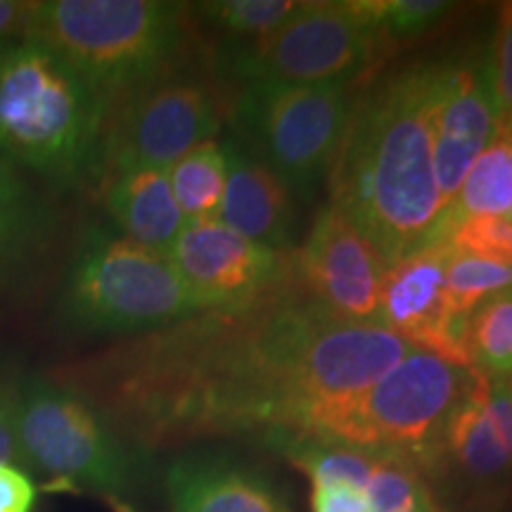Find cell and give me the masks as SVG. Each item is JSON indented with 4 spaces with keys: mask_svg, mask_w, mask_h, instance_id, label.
<instances>
[{
    "mask_svg": "<svg viewBox=\"0 0 512 512\" xmlns=\"http://www.w3.org/2000/svg\"><path fill=\"white\" fill-rule=\"evenodd\" d=\"M38 489L22 465L0 463V512H36Z\"/></svg>",
    "mask_w": 512,
    "mask_h": 512,
    "instance_id": "cell-30",
    "label": "cell"
},
{
    "mask_svg": "<svg viewBox=\"0 0 512 512\" xmlns=\"http://www.w3.org/2000/svg\"><path fill=\"white\" fill-rule=\"evenodd\" d=\"M387 266L354 223L328 202L309 235L290 254L297 290L332 316L354 323H380V292Z\"/></svg>",
    "mask_w": 512,
    "mask_h": 512,
    "instance_id": "cell-11",
    "label": "cell"
},
{
    "mask_svg": "<svg viewBox=\"0 0 512 512\" xmlns=\"http://www.w3.org/2000/svg\"><path fill=\"white\" fill-rule=\"evenodd\" d=\"M465 356L489 380L512 377V287L494 294L465 323Z\"/></svg>",
    "mask_w": 512,
    "mask_h": 512,
    "instance_id": "cell-22",
    "label": "cell"
},
{
    "mask_svg": "<svg viewBox=\"0 0 512 512\" xmlns=\"http://www.w3.org/2000/svg\"><path fill=\"white\" fill-rule=\"evenodd\" d=\"M190 15V5L169 0H31L22 38L60 57L114 112L176 69L190 43Z\"/></svg>",
    "mask_w": 512,
    "mask_h": 512,
    "instance_id": "cell-3",
    "label": "cell"
},
{
    "mask_svg": "<svg viewBox=\"0 0 512 512\" xmlns=\"http://www.w3.org/2000/svg\"><path fill=\"white\" fill-rule=\"evenodd\" d=\"M102 202L119 228V235L169 256L185 226L169 174L162 169H140L102 183Z\"/></svg>",
    "mask_w": 512,
    "mask_h": 512,
    "instance_id": "cell-18",
    "label": "cell"
},
{
    "mask_svg": "<svg viewBox=\"0 0 512 512\" xmlns=\"http://www.w3.org/2000/svg\"><path fill=\"white\" fill-rule=\"evenodd\" d=\"M382 43L356 0L306 3L275 34L223 48L216 69L240 83H349L373 62Z\"/></svg>",
    "mask_w": 512,
    "mask_h": 512,
    "instance_id": "cell-9",
    "label": "cell"
},
{
    "mask_svg": "<svg viewBox=\"0 0 512 512\" xmlns=\"http://www.w3.org/2000/svg\"><path fill=\"white\" fill-rule=\"evenodd\" d=\"M226 145L228 176L219 207L223 226L275 252H290L294 207L292 190L254 155L233 143Z\"/></svg>",
    "mask_w": 512,
    "mask_h": 512,
    "instance_id": "cell-17",
    "label": "cell"
},
{
    "mask_svg": "<svg viewBox=\"0 0 512 512\" xmlns=\"http://www.w3.org/2000/svg\"><path fill=\"white\" fill-rule=\"evenodd\" d=\"M439 477L453 479L475 496H496L512 484V392L508 380L475 375L441 434L430 467V479Z\"/></svg>",
    "mask_w": 512,
    "mask_h": 512,
    "instance_id": "cell-13",
    "label": "cell"
},
{
    "mask_svg": "<svg viewBox=\"0 0 512 512\" xmlns=\"http://www.w3.org/2000/svg\"><path fill=\"white\" fill-rule=\"evenodd\" d=\"M311 512H375L361 486L349 482L311 484Z\"/></svg>",
    "mask_w": 512,
    "mask_h": 512,
    "instance_id": "cell-28",
    "label": "cell"
},
{
    "mask_svg": "<svg viewBox=\"0 0 512 512\" xmlns=\"http://www.w3.org/2000/svg\"><path fill=\"white\" fill-rule=\"evenodd\" d=\"M60 318L88 335H145L202 311L174 261L93 226L81 235L60 290Z\"/></svg>",
    "mask_w": 512,
    "mask_h": 512,
    "instance_id": "cell-7",
    "label": "cell"
},
{
    "mask_svg": "<svg viewBox=\"0 0 512 512\" xmlns=\"http://www.w3.org/2000/svg\"><path fill=\"white\" fill-rule=\"evenodd\" d=\"M17 439L24 467L57 486L100 498L117 512H138L140 448L69 384L50 375L19 377Z\"/></svg>",
    "mask_w": 512,
    "mask_h": 512,
    "instance_id": "cell-5",
    "label": "cell"
},
{
    "mask_svg": "<svg viewBox=\"0 0 512 512\" xmlns=\"http://www.w3.org/2000/svg\"><path fill=\"white\" fill-rule=\"evenodd\" d=\"M290 254L247 240L219 219H204L185 221L169 259L202 311H211L252 304L283 285Z\"/></svg>",
    "mask_w": 512,
    "mask_h": 512,
    "instance_id": "cell-12",
    "label": "cell"
},
{
    "mask_svg": "<svg viewBox=\"0 0 512 512\" xmlns=\"http://www.w3.org/2000/svg\"><path fill=\"white\" fill-rule=\"evenodd\" d=\"M446 240L434 238L387 266L380 292V325L408 347L470 368L465 356V323L446 302Z\"/></svg>",
    "mask_w": 512,
    "mask_h": 512,
    "instance_id": "cell-14",
    "label": "cell"
},
{
    "mask_svg": "<svg viewBox=\"0 0 512 512\" xmlns=\"http://www.w3.org/2000/svg\"><path fill=\"white\" fill-rule=\"evenodd\" d=\"M437 79L439 64H413L358 98L328 171L330 204L384 266L430 242L444 214L432 143Z\"/></svg>",
    "mask_w": 512,
    "mask_h": 512,
    "instance_id": "cell-2",
    "label": "cell"
},
{
    "mask_svg": "<svg viewBox=\"0 0 512 512\" xmlns=\"http://www.w3.org/2000/svg\"><path fill=\"white\" fill-rule=\"evenodd\" d=\"M166 174L185 221L216 219L228 176L226 145L207 140L178 159Z\"/></svg>",
    "mask_w": 512,
    "mask_h": 512,
    "instance_id": "cell-21",
    "label": "cell"
},
{
    "mask_svg": "<svg viewBox=\"0 0 512 512\" xmlns=\"http://www.w3.org/2000/svg\"><path fill=\"white\" fill-rule=\"evenodd\" d=\"M17 380L19 375L12 377L0 370V463L24 467L22 448L17 439Z\"/></svg>",
    "mask_w": 512,
    "mask_h": 512,
    "instance_id": "cell-29",
    "label": "cell"
},
{
    "mask_svg": "<svg viewBox=\"0 0 512 512\" xmlns=\"http://www.w3.org/2000/svg\"><path fill=\"white\" fill-rule=\"evenodd\" d=\"M465 219H512V145L496 138L475 159L456 200L441 214L437 233Z\"/></svg>",
    "mask_w": 512,
    "mask_h": 512,
    "instance_id": "cell-20",
    "label": "cell"
},
{
    "mask_svg": "<svg viewBox=\"0 0 512 512\" xmlns=\"http://www.w3.org/2000/svg\"><path fill=\"white\" fill-rule=\"evenodd\" d=\"M489 81L498 112V138L512 143V3L501 5L489 53Z\"/></svg>",
    "mask_w": 512,
    "mask_h": 512,
    "instance_id": "cell-27",
    "label": "cell"
},
{
    "mask_svg": "<svg viewBox=\"0 0 512 512\" xmlns=\"http://www.w3.org/2000/svg\"><path fill=\"white\" fill-rule=\"evenodd\" d=\"M50 216L15 164L0 157V283L15 278L41 252Z\"/></svg>",
    "mask_w": 512,
    "mask_h": 512,
    "instance_id": "cell-19",
    "label": "cell"
},
{
    "mask_svg": "<svg viewBox=\"0 0 512 512\" xmlns=\"http://www.w3.org/2000/svg\"><path fill=\"white\" fill-rule=\"evenodd\" d=\"M413 347L380 323L342 320L283 285L55 370L140 451L264 434L304 437L332 403L361 394Z\"/></svg>",
    "mask_w": 512,
    "mask_h": 512,
    "instance_id": "cell-1",
    "label": "cell"
},
{
    "mask_svg": "<svg viewBox=\"0 0 512 512\" xmlns=\"http://www.w3.org/2000/svg\"><path fill=\"white\" fill-rule=\"evenodd\" d=\"M437 238L446 240L453 252L512 266V219H465L441 230Z\"/></svg>",
    "mask_w": 512,
    "mask_h": 512,
    "instance_id": "cell-26",
    "label": "cell"
},
{
    "mask_svg": "<svg viewBox=\"0 0 512 512\" xmlns=\"http://www.w3.org/2000/svg\"><path fill=\"white\" fill-rule=\"evenodd\" d=\"M169 512H287L273 484L221 453H185L166 470Z\"/></svg>",
    "mask_w": 512,
    "mask_h": 512,
    "instance_id": "cell-16",
    "label": "cell"
},
{
    "mask_svg": "<svg viewBox=\"0 0 512 512\" xmlns=\"http://www.w3.org/2000/svg\"><path fill=\"white\" fill-rule=\"evenodd\" d=\"M110 107L60 57L19 38L0 48V157L55 188L98 181Z\"/></svg>",
    "mask_w": 512,
    "mask_h": 512,
    "instance_id": "cell-4",
    "label": "cell"
},
{
    "mask_svg": "<svg viewBox=\"0 0 512 512\" xmlns=\"http://www.w3.org/2000/svg\"><path fill=\"white\" fill-rule=\"evenodd\" d=\"M228 112L219 86L171 69L114 107L98 181L140 169L169 171L197 145L214 140Z\"/></svg>",
    "mask_w": 512,
    "mask_h": 512,
    "instance_id": "cell-10",
    "label": "cell"
},
{
    "mask_svg": "<svg viewBox=\"0 0 512 512\" xmlns=\"http://www.w3.org/2000/svg\"><path fill=\"white\" fill-rule=\"evenodd\" d=\"M24 19H27V3L0 0V41H5L10 36L22 38Z\"/></svg>",
    "mask_w": 512,
    "mask_h": 512,
    "instance_id": "cell-31",
    "label": "cell"
},
{
    "mask_svg": "<svg viewBox=\"0 0 512 512\" xmlns=\"http://www.w3.org/2000/svg\"><path fill=\"white\" fill-rule=\"evenodd\" d=\"M299 0H211L192 5V15H200L211 27L233 36V43L256 41L283 29L304 10Z\"/></svg>",
    "mask_w": 512,
    "mask_h": 512,
    "instance_id": "cell-23",
    "label": "cell"
},
{
    "mask_svg": "<svg viewBox=\"0 0 512 512\" xmlns=\"http://www.w3.org/2000/svg\"><path fill=\"white\" fill-rule=\"evenodd\" d=\"M356 100L349 83H242L230 114L254 145L256 159L287 188L306 195L328 178Z\"/></svg>",
    "mask_w": 512,
    "mask_h": 512,
    "instance_id": "cell-8",
    "label": "cell"
},
{
    "mask_svg": "<svg viewBox=\"0 0 512 512\" xmlns=\"http://www.w3.org/2000/svg\"><path fill=\"white\" fill-rule=\"evenodd\" d=\"M512 287V266L463 252H448L446 261V302L456 318L467 320L470 313Z\"/></svg>",
    "mask_w": 512,
    "mask_h": 512,
    "instance_id": "cell-24",
    "label": "cell"
},
{
    "mask_svg": "<svg viewBox=\"0 0 512 512\" xmlns=\"http://www.w3.org/2000/svg\"><path fill=\"white\" fill-rule=\"evenodd\" d=\"M496 138L498 112L486 53L439 64L432 143L441 209L451 207L470 166Z\"/></svg>",
    "mask_w": 512,
    "mask_h": 512,
    "instance_id": "cell-15",
    "label": "cell"
},
{
    "mask_svg": "<svg viewBox=\"0 0 512 512\" xmlns=\"http://www.w3.org/2000/svg\"><path fill=\"white\" fill-rule=\"evenodd\" d=\"M475 370L411 349L361 394L323 408L304 437L411 458L430 467L451 413L475 382Z\"/></svg>",
    "mask_w": 512,
    "mask_h": 512,
    "instance_id": "cell-6",
    "label": "cell"
},
{
    "mask_svg": "<svg viewBox=\"0 0 512 512\" xmlns=\"http://www.w3.org/2000/svg\"><path fill=\"white\" fill-rule=\"evenodd\" d=\"M356 3L382 41L418 36L453 8L451 3L441 0H356Z\"/></svg>",
    "mask_w": 512,
    "mask_h": 512,
    "instance_id": "cell-25",
    "label": "cell"
},
{
    "mask_svg": "<svg viewBox=\"0 0 512 512\" xmlns=\"http://www.w3.org/2000/svg\"><path fill=\"white\" fill-rule=\"evenodd\" d=\"M508 384H510V392H512V377H510V380H508Z\"/></svg>",
    "mask_w": 512,
    "mask_h": 512,
    "instance_id": "cell-32",
    "label": "cell"
}]
</instances>
